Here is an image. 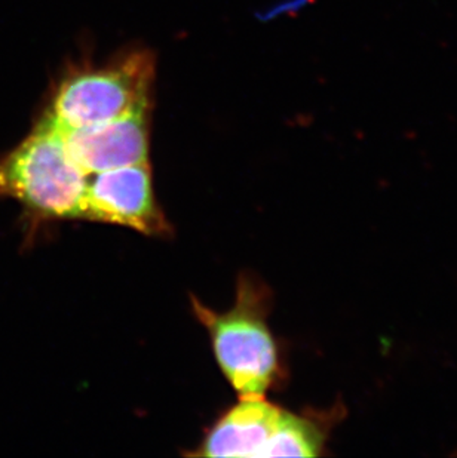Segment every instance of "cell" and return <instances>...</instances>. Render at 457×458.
Returning <instances> with one entry per match:
<instances>
[{
    "label": "cell",
    "instance_id": "obj_5",
    "mask_svg": "<svg viewBox=\"0 0 457 458\" xmlns=\"http://www.w3.org/2000/svg\"><path fill=\"white\" fill-rule=\"evenodd\" d=\"M147 112L99 125L61 128L67 152L87 175L130 165L147 164Z\"/></svg>",
    "mask_w": 457,
    "mask_h": 458
},
{
    "label": "cell",
    "instance_id": "obj_3",
    "mask_svg": "<svg viewBox=\"0 0 457 458\" xmlns=\"http://www.w3.org/2000/svg\"><path fill=\"white\" fill-rule=\"evenodd\" d=\"M151 81V56L135 52L110 67L65 79L47 114L61 128H83L147 112Z\"/></svg>",
    "mask_w": 457,
    "mask_h": 458
},
{
    "label": "cell",
    "instance_id": "obj_6",
    "mask_svg": "<svg viewBox=\"0 0 457 458\" xmlns=\"http://www.w3.org/2000/svg\"><path fill=\"white\" fill-rule=\"evenodd\" d=\"M287 411L262 398L241 399L208 432L194 455L271 457Z\"/></svg>",
    "mask_w": 457,
    "mask_h": 458
},
{
    "label": "cell",
    "instance_id": "obj_4",
    "mask_svg": "<svg viewBox=\"0 0 457 458\" xmlns=\"http://www.w3.org/2000/svg\"><path fill=\"white\" fill-rule=\"evenodd\" d=\"M81 218L164 236L169 225L156 202L149 164L88 175Z\"/></svg>",
    "mask_w": 457,
    "mask_h": 458
},
{
    "label": "cell",
    "instance_id": "obj_2",
    "mask_svg": "<svg viewBox=\"0 0 457 458\" xmlns=\"http://www.w3.org/2000/svg\"><path fill=\"white\" fill-rule=\"evenodd\" d=\"M87 180L49 114L0 160V196L18 200L40 218H81Z\"/></svg>",
    "mask_w": 457,
    "mask_h": 458
},
{
    "label": "cell",
    "instance_id": "obj_1",
    "mask_svg": "<svg viewBox=\"0 0 457 458\" xmlns=\"http://www.w3.org/2000/svg\"><path fill=\"white\" fill-rule=\"evenodd\" d=\"M192 309L207 328L219 367L239 398H262L280 369L278 349L269 329V291L251 275L237 281V300L225 313L192 297Z\"/></svg>",
    "mask_w": 457,
    "mask_h": 458
}]
</instances>
